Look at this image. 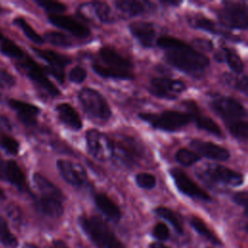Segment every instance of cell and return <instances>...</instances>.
I'll list each match as a JSON object with an SVG mask.
<instances>
[{
	"instance_id": "1",
	"label": "cell",
	"mask_w": 248,
	"mask_h": 248,
	"mask_svg": "<svg viewBox=\"0 0 248 248\" xmlns=\"http://www.w3.org/2000/svg\"><path fill=\"white\" fill-rule=\"evenodd\" d=\"M156 44L165 50V59L170 65L189 76L200 78L209 66V58L205 54L180 39L162 36Z\"/></svg>"
},
{
	"instance_id": "2",
	"label": "cell",
	"mask_w": 248,
	"mask_h": 248,
	"mask_svg": "<svg viewBox=\"0 0 248 248\" xmlns=\"http://www.w3.org/2000/svg\"><path fill=\"white\" fill-rule=\"evenodd\" d=\"M78 224L86 235L101 248H126L108 225L98 216L80 215Z\"/></svg>"
},
{
	"instance_id": "3",
	"label": "cell",
	"mask_w": 248,
	"mask_h": 248,
	"mask_svg": "<svg viewBox=\"0 0 248 248\" xmlns=\"http://www.w3.org/2000/svg\"><path fill=\"white\" fill-rule=\"evenodd\" d=\"M139 118L152 128L166 132H176L191 122L190 114L179 110H164L158 113L140 112Z\"/></svg>"
},
{
	"instance_id": "4",
	"label": "cell",
	"mask_w": 248,
	"mask_h": 248,
	"mask_svg": "<svg viewBox=\"0 0 248 248\" xmlns=\"http://www.w3.org/2000/svg\"><path fill=\"white\" fill-rule=\"evenodd\" d=\"M112 145L111 160L124 168H133L145 154L144 146L132 137L121 136L116 140H112Z\"/></svg>"
},
{
	"instance_id": "5",
	"label": "cell",
	"mask_w": 248,
	"mask_h": 248,
	"mask_svg": "<svg viewBox=\"0 0 248 248\" xmlns=\"http://www.w3.org/2000/svg\"><path fill=\"white\" fill-rule=\"evenodd\" d=\"M208 104L211 109L223 119L227 126L238 121L246 120L247 118L245 108L233 97L213 94L210 95Z\"/></svg>"
},
{
	"instance_id": "6",
	"label": "cell",
	"mask_w": 248,
	"mask_h": 248,
	"mask_svg": "<svg viewBox=\"0 0 248 248\" xmlns=\"http://www.w3.org/2000/svg\"><path fill=\"white\" fill-rule=\"evenodd\" d=\"M78 98L89 117L100 122H107L110 118L111 108L106 98L96 89L84 87L78 91Z\"/></svg>"
},
{
	"instance_id": "7",
	"label": "cell",
	"mask_w": 248,
	"mask_h": 248,
	"mask_svg": "<svg viewBox=\"0 0 248 248\" xmlns=\"http://www.w3.org/2000/svg\"><path fill=\"white\" fill-rule=\"evenodd\" d=\"M198 175L205 182L238 187L244 182L241 173L218 164H208L201 168Z\"/></svg>"
},
{
	"instance_id": "8",
	"label": "cell",
	"mask_w": 248,
	"mask_h": 248,
	"mask_svg": "<svg viewBox=\"0 0 248 248\" xmlns=\"http://www.w3.org/2000/svg\"><path fill=\"white\" fill-rule=\"evenodd\" d=\"M17 66L40 90L45 92V94L50 97L60 95L59 89L48 79L44 69L32 57L24 55L22 59L17 61Z\"/></svg>"
},
{
	"instance_id": "9",
	"label": "cell",
	"mask_w": 248,
	"mask_h": 248,
	"mask_svg": "<svg viewBox=\"0 0 248 248\" xmlns=\"http://www.w3.org/2000/svg\"><path fill=\"white\" fill-rule=\"evenodd\" d=\"M217 14L221 24L228 28L246 30L248 27V9L245 2H223V7Z\"/></svg>"
},
{
	"instance_id": "10",
	"label": "cell",
	"mask_w": 248,
	"mask_h": 248,
	"mask_svg": "<svg viewBox=\"0 0 248 248\" xmlns=\"http://www.w3.org/2000/svg\"><path fill=\"white\" fill-rule=\"evenodd\" d=\"M85 141L87 150L94 159L100 162L112 159V140L106 134L96 129H90L85 134Z\"/></svg>"
},
{
	"instance_id": "11",
	"label": "cell",
	"mask_w": 248,
	"mask_h": 248,
	"mask_svg": "<svg viewBox=\"0 0 248 248\" xmlns=\"http://www.w3.org/2000/svg\"><path fill=\"white\" fill-rule=\"evenodd\" d=\"M77 13L79 17L88 22L112 23L114 21L110 7L102 1L82 3L78 7Z\"/></svg>"
},
{
	"instance_id": "12",
	"label": "cell",
	"mask_w": 248,
	"mask_h": 248,
	"mask_svg": "<svg viewBox=\"0 0 248 248\" xmlns=\"http://www.w3.org/2000/svg\"><path fill=\"white\" fill-rule=\"evenodd\" d=\"M170 175L171 176L175 187L183 195L192 198L201 200L203 202H210V196L202 190L195 181H193L187 173H185L181 169L172 168L170 170Z\"/></svg>"
},
{
	"instance_id": "13",
	"label": "cell",
	"mask_w": 248,
	"mask_h": 248,
	"mask_svg": "<svg viewBox=\"0 0 248 248\" xmlns=\"http://www.w3.org/2000/svg\"><path fill=\"white\" fill-rule=\"evenodd\" d=\"M186 89V85L179 79L170 78H154L150 80L149 92L160 99L174 100Z\"/></svg>"
},
{
	"instance_id": "14",
	"label": "cell",
	"mask_w": 248,
	"mask_h": 248,
	"mask_svg": "<svg viewBox=\"0 0 248 248\" xmlns=\"http://www.w3.org/2000/svg\"><path fill=\"white\" fill-rule=\"evenodd\" d=\"M56 168L61 177L73 187L81 189L88 186L86 171L79 164L65 159H58L56 161Z\"/></svg>"
},
{
	"instance_id": "15",
	"label": "cell",
	"mask_w": 248,
	"mask_h": 248,
	"mask_svg": "<svg viewBox=\"0 0 248 248\" xmlns=\"http://www.w3.org/2000/svg\"><path fill=\"white\" fill-rule=\"evenodd\" d=\"M0 179L12 184L20 192L31 194L24 172L14 160H5L0 157Z\"/></svg>"
},
{
	"instance_id": "16",
	"label": "cell",
	"mask_w": 248,
	"mask_h": 248,
	"mask_svg": "<svg viewBox=\"0 0 248 248\" xmlns=\"http://www.w3.org/2000/svg\"><path fill=\"white\" fill-rule=\"evenodd\" d=\"M183 105L185 106V108H187V112L190 114L191 116V121H194L195 125L201 129L203 130L215 137L218 138H223V132L221 130V128L219 127V125L209 116L203 114L199 106L197 105V103L193 100H185L183 102Z\"/></svg>"
},
{
	"instance_id": "17",
	"label": "cell",
	"mask_w": 248,
	"mask_h": 248,
	"mask_svg": "<svg viewBox=\"0 0 248 248\" xmlns=\"http://www.w3.org/2000/svg\"><path fill=\"white\" fill-rule=\"evenodd\" d=\"M47 18L52 25L68 31L77 38L86 39L91 34L90 29L86 25L78 22L71 16L64 15H48Z\"/></svg>"
},
{
	"instance_id": "18",
	"label": "cell",
	"mask_w": 248,
	"mask_h": 248,
	"mask_svg": "<svg viewBox=\"0 0 248 248\" xmlns=\"http://www.w3.org/2000/svg\"><path fill=\"white\" fill-rule=\"evenodd\" d=\"M190 146L196 150V153L201 157L202 156L214 161H226L231 157V153L226 147L211 141L196 139L190 141Z\"/></svg>"
},
{
	"instance_id": "19",
	"label": "cell",
	"mask_w": 248,
	"mask_h": 248,
	"mask_svg": "<svg viewBox=\"0 0 248 248\" xmlns=\"http://www.w3.org/2000/svg\"><path fill=\"white\" fill-rule=\"evenodd\" d=\"M8 105L16 113L21 123L28 127H34L38 123V116L41 112L39 107L16 99H9Z\"/></svg>"
},
{
	"instance_id": "20",
	"label": "cell",
	"mask_w": 248,
	"mask_h": 248,
	"mask_svg": "<svg viewBox=\"0 0 248 248\" xmlns=\"http://www.w3.org/2000/svg\"><path fill=\"white\" fill-rule=\"evenodd\" d=\"M132 36L142 47H152L154 46L156 29L153 23L148 21H135L129 24Z\"/></svg>"
},
{
	"instance_id": "21",
	"label": "cell",
	"mask_w": 248,
	"mask_h": 248,
	"mask_svg": "<svg viewBox=\"0 0 248 248\" xmlns=\"http://www.w3.org/2000/svg\"><path fill=\"white\" fill-rule=\"evenodd\" d=\"M98 55L102 60L104 66L111 69L121 70V71H131L133 68L132 62L121 55L118 51L108 46H105L99 49Z\"/></svg>"
},
{
	"instance_id": "22",
	"label": "cell",
	"mask_w": 248,
	"mask_h": 248,
	"mask_svg": "<svg viewBox=\"0 0 248 248\" xmlns=\"http://www.w3.org/2000/svg\"><path fill=\"white\" fill-rule=\"evenodd\" d=\"M35 205L37 209L45 216L50 218H59L64 213L63 201L53 197L46 196H34Z\"/></svg>"
},
{
	"instance_id": "23",
	"label": "cell",
	"mask_w": 248,
	"mask_h": 248,
	"mask_svg": "<svg viewBox=\"0 0 248 248\" xmlns=\"http://www.w3.org/2000/svg\"><path fill=\"white\" fill-rule=\"evenodd\" d=\"M59 120L69 129L79 131L82 128V121L78 111L70 104L61 103L55 107Z\"/></svg>"
},
{
	"instance_id": "24",
	"label": "cell",
	"mask_w": 248,
	"mask_h": 248,
	"mask_svg": "<svg viewBox=\"0 0 248 248\" xmlns=\"http://www.w3.org/2000/svg\"><path fill=\"white\" fill-rule=\"evenodd\" d=\"M94 202L98 209L110 221L118 222L121 218V211L118 205L106 194L97 193L94 196Z\"/></svg>"
},
{
	"instance_id": "25",
	"label": "cell",
	"mask_w": 248,
	"mask_h": 248,
	"mask_svg": "<svg viewBox=\"0 0 248 248\" xmlns=\"http://www.w3.org/2000/svg\"><path fill=\"white\" fill-rule=\"evenodd\" d=\"M33 182L41 196L53 197L61 201L65 199V196L62 193V191L43 174L35 172L33 174Z\"/></svg>"
},
{
	"instance_id": "26",
	"label": "cell",
	"mask_w": 248,
	"mask_h": 248,
	"mask_svg": "<svg viewBox=\"0 0 248 248\" xmlns=\"http://www.w3.org/2000/svg\"><path fill=\"white\" fill-rule=\"evenodd\" d=\"M115 8L123 15L128 16H137L146 13L151 6V3L146 1L136 0H118L114 2Z\"/></svg>"
},
{
	"instance_id": "27",
	"label": "cell",
	"mask_w": 248,
	"mask_h": 248,
	"mask_svg": "<svg viewBox=\"0 0 248 248\" xmlns=\"http://www.w3.org/2000/svg\"><path fill=\"white\" fill-rule=\"evenodd\" d=\"M214 59L218 62L225 61L230 69L235 74H241L244 70V63L240 56L233 49L223 46L221 51L214 55Z\"/></svg>"
},
{
	"instance_id": "28",
	"label": "cell",
	"mask_w": 248,
	"mask_h": 248,
	"mask_svg": "<svg viewBox=\"0 0 248 248\" xmlns=\"http://www.w3.org/2000/svg\"><path fill=\"white\" fill-rule=\"evenodd\" d=\"M188 23L191 27L200 29L214 35L226 36L227 33L212 19L205 17L202 15H194L188 17Z\"/></svg>"
},
{
	"instance_id": "29",
	"label": "cell",
	"mask_w": 248,
	"mask_h": 248,
	"mask_svg": "<svg viewBox=\"0 0 248 248\" xmlns=\"http://www.w3.org/2000/svg\"><path fill=\"white\" fill-rule=\"evenodd\" d=\"M32 50L36 53L37 56H39L44 61L47 62L48 66L64 68L65 66H67L71 63L70 57H68L64 54L58 53L56 51L50 50V49H43V48L33 46Z\"/></svg>"
},
{
	"instance_id": "30",
	"label": "cell",
	"mask_w": 248,
	"mask_h": 248,
	"mask_svg": "<svg viewBox=\"0 0 248 248\" xmlns=\"http://www.w3.org/2000/svg\"><path fill=\"white\" fill-rule=\"evenodd\" d=\"M91 67H92V70L98 76L104 78H114V79H121V80H131L134 78V74L130 71H121V70L108 68L100 63H93Z\"/></svg>"
},
{
	"instance_id": "31",
	"label": "cell",
	"mask_w": 248,
	"mask_h": 248,
	"mask_svg": "<svg viewBox=\"0 0 248 248\" xmlns=\"http://www.w3.org/2000/svg\"><path fill=\"white\" fill-rule=\"evenodd\" d=\"M190 224L199 234L203 236L209 242H211L215 245L221 244V241L219 240L218 236L207 227V225L204 223V221L202 219H201L197 216H192L190 219Z\"/></svg>"
},
{
	"instance_id": "32",
	"label": "cell",
	"mask_w": 248,
	"mask_h": 248,
	"mask_svg": "<svg viewBox=\"0 0 248 248\" xmlns=\"http://www.w3.org/2000/svg\"><path fill=\"white\" fill-rule=\"evenodd\" d=\"M154 211L159 217H161L162 219L169 222L177 233H179V234L183 233V226L174 211H172L171 209H170L166 206H158L155 208Z\"/></svg>"
},
{
	"instance_id": "33",
	"label": "cell",
	"mask_w": 248,
	"mask_h": 248,
	"mask_svg": "<svg viewBox=\"0 0 248 248\" xmlns=\"http://www.w3.org/2000/svg\"><path fill=\"white\" fill-rule=\"evenodd\" d=\"M13 23L20 28L23 34L26 36L28 40L33 42L36 45H43L45 43L44 38L36 32V30L21 16H17L13 20Z\"/></svg>"
},
{
	"instance_id": "34",
	"label": "cell",
	"mask_w": 248,
	"mask_h": 248,
	"mask_svg": "<svg viewBox=\"0 0 248 248\" xmlns=\"http://www.w3.org/2000/svg\"><path fill=\"white\" fill-rule=\"evenodd\" d=\"M0 51L4 55L17 61L22 59L25 55L23 50L14 41L7 38H4L2 41H0Z\"/></svg>"
},
{
	"instance_id": "35",
	"label": "cell",
	"mask_w": 248,
	"mask_h": 248,
	"mask_svg": "<svg viewBox=\"0 0 248 248\" xmlns=\"http://www.w3.org/2000/svg\"><path fill=\"white\" fill-rule=\"evenodd\" d=\"M43 38H44V41H46L48 44L52 46H62V47H70L73 46L72 40L62 32L48 31L45 34Z\"/></svg>"
},
{
	"instance_id": "36",
	"label": "cell",
	"mask_w": 248,
	"mask_h": 248,
	"mask_svg": "<svg viewBox=\"0 0 248 248\" xmlns=\"http://www.w3.org/2000/svg\"><path fill=\"white\" fill-rule=\"evenodd\" d=\"M175 160L184 167H190L196 164L201 160V156L197 154L195 151L190 150L188 148L182 147L178 149L175 153Z\"/></svg>"
},
{
	"instance_id": "37",
	"label": "cell",
	"mask_w": 248,
	"mask_h": 248,
	"mask_svg": "<svg viewBox=\"0 0 248 248\" xmlns=\"http://www.w3.org/2000/svg\"><path fill=\"white\" fill-rule=\"evenodd\" d=\"M222 79L224 81L225 84H227L230 87H232L240 92H242L243 94H247V86H248V82H247V78L245 76L239 78L236 77L232 74H229V73H225L222 76Z\"/></svg>"
},
{
	"instance_id": "38",
	"label": "cell",
	"mask_w": 248,
	"mask_h": 248,
	"mask_svg": "<svg viewBox=\"0 0 248 248\" xmlns=\"http://www.w3.org/2000/svg\"><path fill=\"white\" fill-rule=\"evenodd\" d=\"M0 147L10 155H16L19 151V142L8 133H0Z\"/></svg>"
},
{
	"instance_id": "39",
	"label": "cell",
	"mask_w": 248,
	"mask_h": 248,
	"mask_svg": "<svg viewBox=\"0 0 248 248\" xmlns=\"http://www.w3.org/2000/svg\"><path fill=\"white\" fill-rule=\"evenodd\" d=\"M0 241L9 247H16L17 245V239L11 232L7 221L0 216Z\"/></svg>"
},
{
	"instance_id": "40",
	"label": "cell",
	"mask_w": 248,
	"mask_h": 248,
	"mask_svg": "<svg viewBox=\"0 0 248 248\" xmlns=\"http://www.w3.org/2000/svg\"><path fill=\"white\" fill-rule=\"evenodd\" d=\"M228 127L229 132L232 136H233L236 140L240 141H246L248 137V123L247 120L238 121L233 124H231Z\"/></svg>"
},
{
	"instance_id": "41",
	"label": "cell",
	"mask_w": 248,
	"mask_h": 248,
	"mask_svg": "<svg viewBox=\"0 0 248 248\" xmlns=\"http://www.w3.org/2000/svg\"><path fill=\"white\" fill-rule=\"evenodd\" d=\"M35 3L46 10L48 15H61L67 10L65 4L52 0H36Z\"/></svg>"
},
{
	"instance_id": "42",
	"label": "cell",
	"mask_w": 248,
	"mask_h": 248,
	"mask_svg": "<svg viewBox=\"0 0 248 248\" xmlns=\"http://www.w3.org/2000/svg\"><path fill=\"white\" fill-rule=\"evenodd\" d=\"M135 181L137 185L142 189L150 190L156 186V177L148 172H140L136 175Z\"/></svg>"
},
{
	"instance_id": "43",
	"label": "cell",
	"mask_w": 248,
	"mask_h": 248,
	"mask_svg": "<svg viewBox=\"0 0 248 248\" xmlns=\"http://www.w3.org/2000/svg\"><path fill=\"white\" fill-rule=\"evenodd\" d=\"M87 77L86 70L81 66H76L69 72V80L74 83H81Z\"/></svg>"
},
{
	"instance_id": "44",
	"label": "cell",
	"mask_w": 248,
	"mask_h": 248,
	"mask_svg": "<svg viewBox=\"0 0 248 248\" xmlns=\"http://www.w3.org/2000/svg\"><path fill=\"white\" fill-rule=\"evenodd\" d=\"M16 78L6 69L0 68V89H9L16 84Z\"/></svg>"
},
{
	"instance_id": "45",
	"label": "cell",
	"mask_w": 248,
	"mask_h": 248,
	"mask_svg": "<svg viewBox=\"0 0 248 248\" xmlns=\"http://www.w3.org/2000/svg\"><path fill=\"white\" fill-rule=\"evenodd\" d=\"M152 234L159 240H167L170 237V230L164 223H157L152 231Z\"/></svg>"
},
{
	"instance_id": "46",
	"label": "cell",
	"mask_w": 248,
	"mask_h": 248,
	"mask_svg": "<svg viewBox=\"0 0 248 248\" xmlns=\"http://www.w3.org/2000/svg\"><path fill=\"white\" fill-rule=\"evenodd\" d=\"M45 73H47L51 77H53L59 83H64L65 81V72L64 68L53 67V66H46L43 68Z\"/></svg>"
},
{
	"instance_id": "47",
	"label": "cell",
	"mask_w": 248,
	"mask_h": 248,
	"mask_svg": "<svg viewBox=\"0 0 248 248\" xmlns=\"http://www.w3.org/2000/svg\"><path fill=\"white\" fill-rule=\"evenodd\" d=\"M194 45L197 48L202 49V50H205V51H210L213 48L212 42L209 41V40H205V39H196L194 41Z\"/></svg>"
},
{
	"instance_id": "48",
	"label": "cell",
	"mask_w": 248,
	"mask_h": 248,
	"mask_svg": "<svg viewBox=\"0 0 248 248\" xmlns=\"http://www.w3.org/2000/svg\"><path fill=\"white\" fill-rule=\"evenodd\" d=\"M247 196L248 195H247L246 191H240V192L235 193L232 196V201L234 203L246 208L247 207Z\"/></svg>"
},
{
	"instance_id": "49",
	"label": "cell",
	"mask_w": 248,
	"mask_h": 248,
	"mask_svg": "<svg viewBox=\"0 0 248 248\" xmlns=\"http://www.w3.org/2000/svg\"><path fill=\"white\" fill-rule=\"evenodd\" d=\"M12 130V124L10 120L5 116L0 114V133H7Z\"/></svg>"
},
{
	"instance_id": "50",
	"label": "cell",
	"mask_w": 248,
	"mask_h": 248,
	"mask_svg": "<svg viewBox=\"0 0 248 248\" xmlns=\"http://www.w3.org/2000/svg\"><path fill=\"white\" fill-rule=\"evenodd\" d=\"M48 248H69L68 245L62 240H54L50 243Z\"/></svg>"
},
{
	"instance_id": "51",
	"label": "cell",
	"mask_w": 248,
	"mask_h": 248,
	"mask_svg": "<svg viewBox=\"0 0 248 248\" xmlns=\"http://www.w3.org/2000/svg\"><path fill=\"white\" fill-rule=\"evenodd\" d=\"M148 248H170V247H168V246H166L165 244L160 243V242H152V243L148 246Z\"/></svg>"
},
{
	"instance_id": "52",
	"label": "cell",
	"mask_w": 248,
	"mask_h": 248,
	"mask_svg": "<svg viewBox=\"0 0 248 248\" xmlns=\"http://www.w3.org/2000/svg\"><path fill=\"white\" fill-rule=\"evenodd\" d=\"M162 3L168 4V5H174V6H177V5L181 4L180 1H162Z\"/></svg>"
},
{
	"instance_id": "53",
	"label": "cell",
	"mask_w": 248,
	"mask_h": 248,
	"mask_svg": "<svg viewBox=\"0 0 248 248\" xmlns=\"http://www.w3.org/2000/svg\"><path fill=\"white\" fill-rule=\"evenodd\" d=\"M5 199V193L3 192V190L0 188V200H4Z\"/></svg>"
},
{
	"instance_id": "54",
	"label": "cell",
	"mask_w": 248,
	"mask_h": 248,
	"mask_svg": "<svg viewBox=\"0 0 248 248\" xmlns=\"http://www.w3.org/2000/svg\"><path fill=\"white\" fill-rule=\"evenodd\" d=\"M25 248H38V247L36 245H34V244H26Z\"/></svg>"
},
{
	"instance_id": "55",
	"label": "cell",
	"mask_w": 248,
	"mask_h": 248,
	"mask_svg": "<svg viewBox=\"0 0 248 248\" xmlns=\"http://www.w3.org/2000/svg\"><path fill=\"white\" fill-rule=\"evenodd\" d=\"M4 38H5V37H4V35H3V34L0 32V41H2Z\"/></svg>"
}]
</instances>
